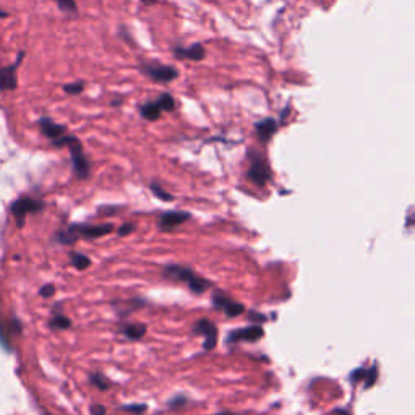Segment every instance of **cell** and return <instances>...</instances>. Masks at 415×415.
Instances as JSON below:
<instances>
[{
    "label": "cell",
    "mask_w": 415,
    "mask_h": 415,
    "mask_svg": "<svg viewBox=\"0 0 415 415\" xmlns=\"http://www.w3.org/2000/svg\"><path fill=\"white\" fill-rule=\"evenodd\" d=\"M156 102H158L161 111H163V112L175 111V99H174V96L170 95V92H163V95H161L158 99H156Z\"/></svg>",
    "instance_id": "obj_18"
},
{
    "label": "cell",
    "mask_w": 415,
    "mask_h": 415,
    "mask_svg": "<svg viewBox=\"0 0 415 415\" xmlns=\"http://www.w3.org/2000/svg\"><path fill=\"white\" fill-rule=\"evenodd\" d=\"M216 415H241V414H231V412H221V414H216Z\"/></svg>",
    "instance_id": "obj_36"
},
{
    "label": "cell",
    "mask_w": 415,
    "mask_h": 415,
    "mask_svg": "<svg viewBox=\"0 0 415 415\" xmlns=\"http://www.w3.org/2000/svg\"><path fill=\"white\" fill-rule=\"evenodd\" d=\"M0 344H2L5 349H8V350H10V345H8V339H7V336H5V333H3V329H2V325H0Z\"/></svg>",
    "instance_id": "obj_31"
},
{
    "label": "cell",
    "mask_w": 415,
    "mask_h": 415,
    "mask_svg": "<svg viewBox=\"0 0 415 415\" xmlns=\"http://www.w3.org/2000/svg\"><path fill=\"white\" fill-rule=\"evenodd\" d=\"M138 68L143 75L151 78V80L156 83H163V85L177 80L179 78L177 68L164 65V63H159V62H141Z\"/></svg>",
    "instance_id": "obj_5"
},
{
    "label": "cell",
    "mask_w": 415,
    "mask_h": 415,
    "mask_svg": "<svg viewBox=\"0 0 415 415\" xmlns=\"http://www.w3.org/2000/svg\"><path fill=\"white\" fill-rule=\"evenodd\" d=\"M213 305L216 310H222L224 315L227 316V318H236V316L242 315L243 311H245V307L242 304H238V302L232 300L231 297H227L224 292L218 291L213 294Z\"/></svg>",
    "instance_id": "obj_9"
},
{
    "label": "cell",
    "mask_w": 415,
    "mask_h": 415,
    "mask_svg": "<svg viewBox=\"0 0 415 415\" xmlns=\"http://www.w3.org/2000/svg\"><path fill=\"white\" fill-rule=\"evenodd\" d=\"M377 380H378V367L377 365H373L372 368H368L367 370V375H365V380H364V386L365 388H372L375 383H377Z\"/></svg>",
    "instance_id": "obj_23"
},
{
    "label": "cell",
    "mask_w": 415,
    "mask_h": 415,
    "mask_svg": "<svg viewBox=\"0 0 415 415\" xmlns=\"http://www.w3.org/2000/svg\"><path fill=\"white\" fill-rule=\"evenodd\" d=\"M90 382H91L92 386H96L97 389H99V391H107V389L111 388L109 380H107V378L104 377V375L99 373V372L91 373V375H90Z\"/></svg>",
    "instance_id": "obj_19"
},
{
    "label": "cell",
    "mask_w": 415,
    "mask_h": 415,
    "mask_svg": "<svg viewBox=\"0 0 415 415\" xmlns=\"http://www.w3.org/2000/svg\"><path fill=\"white\" fill-rule=\"evenodd\" d=\"M185 404H187V398L180 396V394H179V396H175L172 401L169 402V407L170 409H182Z\"/></svg>",
    "instance_id": "obj_27"
},
{
    "label": "cell",
    "mask_w": 415,
    "mask_h": 415,
    "mask_svg": "<svg viewBox=\"0 0 415 415\" xmlns=\"http://www.w3.org/2000/svg\"><path fill=\"white\" fill-rule=\"evenodd\" d=\"M91 415H106V407L95 404V406H91Z\"/></svg>",
    "instance_id": "obj_30"
},
{
    "label": "cell",
    "mask_w": 415,
    "mask_h": 415,
    "mask_svg": "<svg viewBox=\"0 0 415 415\" xmlns=\"http://www.w3.org/2000/svg\"><path fill=\"white\" fill-rule=\"evenodd\" d=\"M334 415H350V412L345 411V409H338V411L334 412Z\"/></svg>",
    "instance_id": "obj_34"
},
{
    "label": "cell",
    "mask_w": 415,
    "mask_h": 415,
    "mask_svg": "<svg viewBox=\"0 0 415 415\" xmlns=\"http://www.w3.org/2000/svg\"><path fill=\"white\" fill-rule=\"evenodd\" d=\"M277 129H279V124L272 117H268V119H263L255 124L257 136L260 138L263 145H266L277 133Z\"/></svg>",
    "instance_id": "obj_14"
},
{
    "label": "cell",
    "mask_w": 415,
    "mask_h": 415,
    "mask_svg": "<svg viewBox=\"0 0 415 415\" xmlns=\"http://www.w3.org/2000/svg\"><path fill=\"white\" fill-rule=\"evenodd\" d=\"M365 375H367V368H357V370H354V373L349 377L350 383H352V384H357V383H360V382H364V380H365Z\"/></svg>",
    "instance_id": "obj_25"
},
{
    "label": "cell",
    "mask_w": 415,
    "mask_h": 415,
    "mask_svg": "<svg viewBox=\"0 0 415 415\" xmlns=\"http://www.w3.org/2000/svg\"><path fill=\"white\" fill-rule=\"evenodd\" d=\"M119 34L120 36H124L125 38V41H129V42H131V36L129 33H127V29H125V26H122L120 28V31H119Z\"/></svg>",
    "instance_id": "obj_33"
},
{
    "label": "cell",
    "mask_w": 415,
    "mask_h": 415,
    "mask_svg": "<svg viewBox=\"0 0 415 415\" xmlns=\"http://www.w3.org/2000/svg\"><path fill=\"white\" fill-rule=\"evenodd\" d=\"M190 213H185V211H169V213H163L158 219V227L159 231L163 232H169V231H174L175 227L182 226L184 222L190 221Z\"/></svg>",
    "instance_id": "obj_11"
},
{
    "label": "cell",
    "mask_w": 415,
    "mask_h": 415,
    "mask_svg": "<svg viewBox=\"0 0 415 415\" xmlns=\"http://www.w3.org/2000/svg\"><path fill=\"white\" fill-rule=\"evenodd\" d=\"M63 91L70 96H78L85 91V81H73L68 85H63Z\"/></svg>",
    "instance_id": "obj_22"
},
{
    "label": "cell",
    "mask_w": 415,
    "mask_h": 415,
    "mask_svg": "<svg viewBox=\"0 0 415 415\" xmlns=\"http://www.w3.org/2000/svg\"><path fill=\"white\" fill-rule=\"evenodd\" d=\"M54 294H56V286H54V284H46V286H42L41 289H39V295L46 297V299L52 297Z\"/></svg>",
    "instance_id": "obj_28"
},
{
    "label": "cell",
    "mask_w": 415,
    "mask_h": 415,
    "mask_svg": "<svg viewBox=\"0 0 415 415\" xmlns=\"http://www.w3.org/2000/svg\"><path fill=\"white\" fill-rule=\"evenodd\" d=\"M44 206V202L31 197H22L18 200H15L12 203V213L15 219H17V226L23 227L24 226V219H26L28 214H38L41 213Z\"/></svg>",
    "instance_id": "obj_6"
},
{
    "label": "cell",
    "mask_w": 415,
    "mask_h": 415,
    "mask_svg": "<svg viewBox=\"0 0 415 415\" xmlns=\"http://www.w3.org/2000/svg\"><path fill=\"white\" fill-rule=\"evenodd\" d=\"M138 111H140V115L143 117L145 120H148V122L159 120L161 119V114H163V111H161V107H159V104L156 101H148V102H146V104L140 106Z\"/></svg>",
    "instance_id": "obj_15"
},
{
    "label": "cell",
    "mask_w": 415,
    "mask_h": 415,
    "mask_svg": "<svg viewBox=\"0 0 415 415\" xmlns=\"http://www.w3.org/2000/svg\"><path fill=\"white\" fill-rule=\"evenodd\" d=\"M114 231L112 224H99V226H90V224H72L67 229H63L57 234V242L63 245H72L78 238H86V241H95V238L104 237Z\"/></svg>",
    "instance_id": "obj_2"
},
{
    "label": "cell",
    "mask_w": 415,
    "mask_h": 415,
    "mask_svg": "<svg viewBox=\"0 0 415 415\" xmlns=\"http://www.w3.org/2000/svg\"><path fill=\"white\" fill-rule=\"evenodd\" d=\"M263 336H265V331L260 325L257 326H248V328H241V329H234L227 334L226 343L227 344H237L241 341H248V343H257L260 341Z\"/></svg>",
    "instance_id": "obj_10"
},
{
    "label": "cell",
    "mask_w": 415,
    "mask_h": 415,
    "mask_svg": "<svg viewBox=\"0 0 415 415\" xmlns=\"http://www.w3.org/2000/svg\"><path fill=\"white\" fill-rule=\"evenodd\" d=\"M174 56L180 58V60H190V62H202L206 57V49H204L203 44L195 42L188 47L175 46L174 47Z\"/></svg>",
    "instance_id": "obj_12"
},
{
    "label": "cell",
    "mask_w": 415,
    "mask_h": 415,
    "mask_svg": "<svg viewBox=\"0 0 415 415\" xmlns=\"http://www.w3.org/2000/svg\"><path fill=\"white\" fill-rule=\"evenodd\" d=\"M70 261H72V266L75 268V270H78V271H85V270H88V268L91 266V260L86 255H83V253L72 252Z\"/></svg>",
    "instance_id": "obj_17"
},
{
    "label": "cell",
    "mask_w": 415,
    "mask_h": 415,
    "mask_svg": "<svg viewBox=\"0 0 415 415\" xmlns=\"http://www.w3.org/2000/svg\"><path fill=\"white\" fill-rule=\"evenodd\" d=\"M163 277L168 281H177V282H185L190 287V291L193 294H203L204 291L208 289L209 281L204 279V277L198 276L197 272L190 270L187 266L180 265H168L164 266L163 270Z\"/></svg>",
    "instance_id": "obj_3"
},
{
    "label": "cell",
    "mask_w": 415,
    "mask_h": 415,
    "mask_svg": "<svg viewBox=\"0 0 415 415\" xmlns=\"http://www.w3.org/2000/svg\"><path fill=\"white\" fill-rule=\"evenodd\" d=\"M193 333L197 336H202L204 339L203 343V349L204 350H213L218 344V328L213 321H209L208 318H202L198 320L197 323L193 325Z\"/></svg>",
    "instance_id": "obj_8"
},
{
    "label": "cell",
    "mask_w": 415,
    "mask_h": 415,
    "mask_svg": "<svg viewBox=\"0 0 415 415\" xmlns=\"http://www.w3.org/2000/svg\"><path fill=\"white\" fill-rule=\"evenodd\" d=\"M24 58V52L22 51L17 56L12 65L0 68V91H13L18 86V68Z\"/></svg>",
    "instance_id": "obj_7"
},
{
    "label": "cell",
    "mask_w": 415,
    "mask_h": 415,
    "mask_svg": "<svg viewBox=\"0 0 415 415\" xmlns=\"http://www.w3.org/2000/svg\"><path fill=\"white\" fill-rule=\"evenodd\" d=\"M46 415H51V414H46Z\"/></svg>",
    "instance_id": "obj_37"
},
{
    "label": "cell",
    "mask_w": 415,
    "mask_h": 415,
    "mask_svg": "<svg viewBox=\"0 0 415 415\" xmlns=\"http://www.w3.org/2000/svg\"><path fill=\"white\" fill-rule=\"evenodd\" d=\"M247 158H248L247 179L250 180L252 184H255L257 187L263 188L271 180V169L266 163L265 156H263L260 151L252 148L248 149Z\"/></svg>",
    "instance_id": "obj_4"
},
{
    "label": "cell",
    "mask_w": 415,
    "mask_h": 415,
    "mask_svg": "<svg viewBox=\"0 0 415 415\" xmlns=\"http://www.w3.org/2000/svg\"><path fill=\"white\" fill-rule=\"evenodd\" d=\"M250 320H253V321H265L266 318L263 315L255 314V311H250Z\"/></svg>",
    "instance_id": "obj_32"
},
{
    "label": "cell",
    "mask_w": 415,
    "mask_h": 415,
    "mask_svg": "<svg viewBox=\"0 0 415 415\" xmlns=\"http://www.w3.org/2000/svg\"><path fill=\"white\" fill-rule=\"evenodd\" d=\"M133 229H135L133 224H131V222H130V224L127 222V224H124V226H122V227H119V231H117V234H119L120 237H125V236H129L130 232H133Z\"/></svg>",
    "instance_id": "obj_29"
},
{
    "label": "cell",
    "mask_w": 415,
    "mask_h": 415,
    "mask_svg": "<svg viewBox=\"0 0 415 415\" xmlns=\"http://www.w3.org/2000/svg\"><path fill=\"white\" fill-rule=\"evenodd\" d=\"M141 3L143 5H148V7H151V5L156 3V0H141Z\"/></svg>",
    "instance_id": "obj_35"
},
{
    "label": "cell",
    "mask_w": 415,
    "mask_h": 415,
    "mask_svg": "<svg viewBox=\"0 0 415 415\" xmlns=\"http://www.w3.org/2000/svg\"><path fill=\"white\" fill-rule=\"evenodd\" d=\"M146 329L148 328H146V325H143V323H129V325L122 326L120 333L124 334L127 339L138 341L146 334Z\"/></svg>",
    "instance_id": "obj_16"
},
{
    "label": "cell",
    "mask_w": 415,
    "mask_h": 415,
    "mask_svg": "<svg viewBox=\"0 0 415 415\" xmlns=\"http://www.w3.org/2000/svg\"><path fill=\"white\" fill-rule=\"evenodd\" d=\"M52 145L56 146V148H68V151H70V156H72L73 172H75L78 179L86 180L88 177H90V172H91L90 161H88V158H86L81 141L78 140L75 135L65 133L58 140L54 141Z\"/></svg>",
    "instance_id": "obj_1"
},
{
    "label": "cell",
    "mask_w": 415,
    "mask_h": 415,
    "mask_svg": "<svg viewBox=\"0 0 415 415\" xmlns=\"http://www.w3.org/2000/svg\"><path fill=\"white\" fill-rule=\"evenodd\" d=\"M72 326L70 318H67L65 315L62 314H56L51 320V328L54 329H68Z\"/></svg>",
    "instance_id": "obj_20"
},
{
    "label": "cell",
    "mask_w": 415,
    "mask_h": 415,
    "mask_svg": "<svg viewBox=\"0 0 415 415\" xmlns=\"http://www.w3.org/2000/svg\"><path fill=\"white\" fill-rule=\"evenodd\" d=\"M38 124H39V129H41V131H42V135L46 136V138L51 140L52 143L56 140L60 138V136H63L67 133V127L65 125L57 124V122L49 119V117H41Z\"/></svg>",
    "instance_id": "obj_13"
},
{
    "label": "cell",
    "mask_w": 415,
    "mask_h": 415,
    "mask_svg": "<svg viewBox=\"0 0 415 415\" xmlns=\"http://www.w3.org/2000/svg\"><path fill=\"white\" fill-rule=\"evenodd\" d=\"M57 3V7L62 10L63 13H70L75 15L78 12V5L76 0H54Z\"/></svg>",
    "instance_id": "obj_21"
},
{
    "label": "cell",
    "mask_w": 415,
    "mask_h": 415,
    "mask_svg": "<svg viewBox=\"0 0 415 415\" xmlns=\"http://www.w3.org/2000/svg\"><path fill=\"white\" fill-rule=\"evenodd\" d=\"M124 411L136 414V415H141L143 412H146V406H145V404H131V406H124Z\"/></svg>",
    "instance_id": "obj_26"
},
{
    "label": "cell",
    "mask_w": 415,
    "mask_h": 415,
    "mask_svg": "<svg viewBox=\"0 0 415 415\" xmlns=\"http://www.w3.org/2000/svg\"><path fill=\"white\" fill-rule=\"evenodd\" d=\"M151 192H153L159 200H163V202H170V200H172V195L164 192L163 187L158 184H151Z\"/></svg>",
    "instance_id": "obj_24"
}]
</instances>
